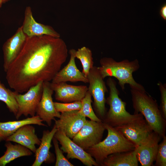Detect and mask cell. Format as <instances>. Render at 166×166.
<instances>
[{
  "label": "cell",
  "instance_id": "obj_1",
  "mask_svg": "<svg viewBox=\"0 0 166 166\" xmlns=\"http://www.w3.org/2000/svg\"><path fill=\"white\" fill-rule=\"evenodd\" d=\"M68 56L67 45L60 38L27 36L22 50L6 72L8 84L22 93L40 82H50Z\"/></svg>",
  "mask_w": 166,
  "mask_h": 166
},
{
  "label": "cell",
  "instance_id": "obj_2",
  "mask_svg": "<svg viewBox=\"0 0 166 166\" xmlns=\"http://www.w3.org/2000/svg\"><path fill=\"white\" fill-rule=\"evenodd\" d=\"M130 92L134 114H141L152 131L162 138L165 136L166 120L156 101L145 90L131 88Z\"/></svg>",
  "mask_w": 166,
  "mask_h": 166
},
{
  "label": "cell",
  "instance_id": "obj_3",
  "mask_svg": "<svg viewBox=\"0 0 166 166\" xmlns=\"http://www.w3.org/2000/svg\"><path fill=\"white\" fill-rule=\"evenodd\" d=\"M100 66L98 67L103 78L113 77L118 81V84L124 91L125 85L128 84L131 88L141 90H145L141 84L134 79L132 74L140 67L138 60L136 59L132 61L124 60L117 62L113 58L104 57L100 61Z\"/></svg>",
  "mask_w": 166,
  "mask_h": 166
},
{
  "label": "cell",
  "instance_id": "obj_4",
  "mask_svg": "<svg viewBox=\"0 0 166 166\" xmlns=\"http://www.w3.org/2000/svg\"><path fill=\"white\" fill-rule=\"evenodd\" d=\"M103 123L108 132L106 137L86 151L94 159L99 166L108 156L134 150L136 147L116 128Z\"/></svg>",
  "mask_w": 166,
  "mask_h": 166
},
{
  "label": "cell",
  "instance_id": "obj_5",
  "mask_svg": "<svg viewBox=\"0 0 166 166\" xmlns=\"http://www.w3.org/2000/svg\"><path fill=\"white\" fill-rule=\"evenodd\" d=\"M106 84L109 89V95L106 99V103L109 108L103 122L116 127L143 117L140 113L131 114L127 111L126 103L119 97L120 92L117 87V83L113 79L109 77Z\"/></svg>",
  "mask_w": 166,
  "mask_h": 166
},
{
  "label": "cell",
  "instance_id": "obj_6",
  "mask_svg": "<svg viewBox=\"0 0 166 166\" xmlns=\"http://www.w3.org/2000/svg\"><path fill=\"white\" fill-rule=\"evenodd\" d=\"M89 84L88 91L93 99V106L97 116L102 121L107 112L105 93L108 90L98 67L93 66L87 77Z\"/></svg>",
  "mask_w": 166,
  "mask_h": 166
},
{
  "label": "cell",
  "instance_id": "obj_7",
  "mask_svg": "<svg viewBox=\"0 0 166 166\" xmlns=\"http://www.w3.org/2000/svg\"><path fill=\"white\" fill-rule=\"evenodd\" d=\"M43 82L41 81L30 87L23 94L14 91L15 98L18 106V113L15 116L18 120L22 115L31 117L35 115L38 105L42 93Z\"/></svg>",
  "mask_w": 166,
  "mask_h": 166
},
{
  "label": "cell",
  "instance_id": "obj_8",
  "mask_svg": "<svg viewBox=\"0 0 166 166\" xmlns=\"http://www.w3.org/2000/svg\"><path fill=\"white\" fill-rule=\"evenodd\" d=\"M105 130L102 121L86 120L72 140L86 151L101 141Z\"/></svg>",
  "mask_w": 166,
  "mask_h": 166
},
{
  "label": "cell",
  "instance_id": "obj_9",
  "mask_svg": "<svg viewBox=\"0 0 166 166\" xmlns=\"http://www.w3.org/2000/svg\"><path fill=\"white\" fill-rule=\"evenodd\" d=\"M54 137L61 145L62 152L67 153V158L76 159L87 166H99L94 159L80 146L68 137L61 130L57 129Z\"/></svg>",
  "mask_w": 166,
  "mask_h": 166
},
{
  "label": "cell",
  "instance_id": "obj_10",
  "mask_svg": "<svg viewBox=\"0 0 166 166\" xmlns=\"http://www.w3.org/2000/svg\"><path fill=\"white\" fill-rule=\"evenodd\" d=\"M115 128L136 146L141 144L153 131L144 117Z\"/></svg>",
  "mask_w": 166,
  "mask_h": 166
},
{
  "label": "cell",
  "instance_id": "obj_11",
  "mask_svg": "<svg viewBox=\"0 0 166 166\" xmlns=\"http://www.w3.org/2000/svg\"><path fill=\"white\" fill-rule=\"evenodd\" d=\"M42 93L41 100L38 105L36 113L43 121L46 122L47 126L51 125L52 121L55 117L59 118L61 114L55 107L52 95L54 91L49 81L43 82Z\"/></svg>",
  "mask_w": 166,
  "mask_h": 166
},
{
  "label": "cell",
  "instance_id": "obj_12",
  "mask_svg": "<svg viewBox=\"0 0 166 166\" xmlns=\"http://www.w3.org/2000/svg\"><path fill=\"white\" fill-rule=\"evenodd\" d=\"M59 118L54 120V125L71 139L78 132L87 120L86 117L79 113V110L61 113Z\"/></svg>",
  "mask_w": 166,
  "mask_h": 166
},
{
  "label": "cell",
  "instance_id": "obj_13",
  "mask_svg": "<svg viewBox=\"0 0 166 166\" xmlns=\"http://www.w3.org/2000/svg\"><path fill=\"white\" fill-rule=\"evenodd\" d=\"M50 85L55 92V99L63 103L81 101L88 90L86 85H72L66 82H50Z\"/></svg>",
  "mask_w": 166,
  "mask_h": 166
},
{
  "label": "cell",
  "instance_id": "obj_14",
  "mask_svg": "<svg viewBox=\"0 0 166 166\" xmlns=\"http://www.w3.org/2000/svg\"><path fill=\"white\" fill-rule=\"evenodd\" d=\"M27 36L22 26L19 27L11 37L7 39L2 46L3 56V67L6 72L10 65L14 61L22 50Z\"/></svg>",
  "mask_w": 166,
  "mask_h": 166
},
{
  "label": "cell",
  "instance_id": "obj_15",
  "mask_svg": "<svg viewBox=\"0 0 166 166\" xmlns=\"http://www.w3.org/2000/svg\"><path fill=\"white\" fill-rule=\"evenodd\" d=\"M162 138L152 132L146 139L135 148L136 157L142 166H151L155 160L159 143Z\"/></svg>",
  "mask_w": 166,
  "mask_h": 166
},
{
  "label": "cell",
  "instance_id": "obj_16",
  "mask_svg": "<svg viewBox=\"0 0 166 166\" xmlns=\"http://www.w3.org/2000/svg\"><path fill=\"white\" fill-rule=\"evenodd\" d=\"M24 14V18L22 27L23 32L27 36L45 35L60 38V34L52 26L39 23L35 20L30 6L26 7Z\"/></svg>",
  "mask_w": 166,
  "mask_h": 166
},
{
  "label": "cell",
  "instance_id": "obj_17",
  "mask_svg": "<svg viewBox=\"0 0 166 166\" xmlns=\"http://www.w3.org/2000/svg\"><path fill=\"white\" fill-rule=\"evenodd\" d=\"M76 51L73 49L69 50V53L70 57L69 62L57 73L51 82L81 81L85 83H89L87 78L77 66L75 61Z\"/></svg>",
  "mask_w": 166,
  "mask_h": 166
},
{
  "label": "cell",
  "instance_id": "obj_18",
  "mask_svg": "<svg viewBox=\"0 0 166 166\" xmlns=\"http://www.w3.org/2000/svg\"><path fill=\"white\" fill-rule=\"evenodd\" d=\"M6 141L13 142L21 144L35 152L36 145L40 144L41 140L35 134V128L31 124L23 125L9 137Z\"/></svg>",
  "mask_w": 166,
  "mask_h": 166
},
{
  "label": "cell",
  "instance_id": "obj_19",
  "mask_svg": "<svg viewBox=\"0 0 166 166\" xmlns=\"http://www.w3.org/2000/svg\"><path fill=\"white\" fill-rule=\"evenodd\" d=\"M57 130L54 125L50 131H43L39 146L35 152V160L32 166H40L44 162L50 163L54 162V155L49 151V150L52 146V139Z\"/></svg>",
  "mask_w": 166,
  "mask_h": 166
},
{
  "label": "cell",
  "instance_id": "obj_20",
  "mask_svg": "<svg viewBox=\"0 0 166 166\" xmlns=\"http://www.w3.org/2000/svg\"><path fill=\"white\" fill-rule=\"evenodd\" d=\"M37 115L19 121L0 122V142L4 140L13 134L21 126L27 124L48 126Z\"/></svg>",
  "mask_w": 166,
  "mask_h": 166
},
{
  "label": "cell",
  "instance_id": "obj_21",
  "mask_svg": "<svg viewBox=\"0 0 166 166\" xmlns=\"http://www.w3.org/2000/svg\"><path fill=\"white\" fill-rule=\"evenodd\" d=\"M138 162L135 149L111 154L103 161L101 166H138Z\"/></svg>",
  "mask_w": 166,
  "mask_h": 166
},
{
  "label": "cell",
  "instance_id": "obj_22",
  "mask_svg": "<svg viewBox=\"0 0 166 166\" xmlns=\"http://www.w3.org/2000/svg\"><path fill=\"white\" fill-rule=\"evenodd\" d=\"M7 142L5 144L6 151L0 157V166H5L18 158L32 154L33 152L25 147L18 144H13L10 141Z\"/></svg>",
  "mask_w": 166,
  "mask_h": 166
},
{
  "label": "cell",
  "instance_id": "obj_23",
  "mask_svg": "<svg viewBox=\"0 0 166 166\" xmlns=\"http://www.w3.org/2000/svg\"><path fill=\"white\" fill-rule=\"evenodd\" d=\"M75 57L80 61L83 69L82 72L87 77L90 70L94 66L91 50L88 47L83 46L76 50Z\"/></svg>",
  "mask_w": 166,
  "mask_h": 166
},
{
  "label": "cell",
  "instance_id": "obj_24",
  "mask_svg": "<svg viewBox=\"0 0 166 166\" xmlns=\"http://www.w3.org/2000/svg\"><path fill=\"white\" fill-rule=\"evenodd\" d=\"M0 101L4 102L9 111L16 116L18 113V106L14 97V91L6 88L0 80Z\"/></svg>",
  "mask_w": 166,
  "mask_h": 166
},
{
  "label": "cell",
  "instance_id": "obj_25",
  "mask_svg": "<svg viewBox=\"0 0 166 166\" xmlns=\"http://www.w3.org/2000/svg\"><path fill=\"white\" fill-rule=\"evenodd\" d=\"M92 97L88 91L85 96L81 101L82 105L81 109L79 110V113L81 115L89 118L91 120L97 122L102 121L97 116L93 109L91 105Z\"/></svg>",
  "mask_w": 166,
  "mask_h": 166
},
{
  "label": "cell",
  "instance_id": "obj_26",
  "mask_svg": "<svg viewBox=\"0 0 166 166\" xmlns=\"http://www.w3.org/2000/svg\"><path fill=\"white\" fill-rule=\"evenodd\" d=\"M56 155L55 166H73L63 155L62 150L59 147L58 142L54 136L52 139Z\"/></svg>",
  "mask_w": 166,
  "mask_h": 166
},
{
  "label": "cell",
  "instance_id": "obj_27",
  "mask_svg": "<svg viewBox=\"0 0 166 166\" xmlns=\"http://www.w3.org/2000/svg\"><path fill=\"white\" fill-rule=\"evenodd\" d=\"M56 110L59 113L79 110L81 107V101H76L70 103L54 102Z\"/></svg>",
  "mask_w": 166,
  "mask_h": 166
},
{
  "label": "cell",
  "instance_id": "obj_28",
  "mask_svg": "<svg viewBox=\"0 0 166 166\" xmlns=\"http://www.w3.org/2000/svg\"><path fill=\"white\" fill-rule=\"evenodd\" d=\"M162 141L159 144L156 156L155 165L156 166H166V136L162 138Z\"/></svg>",
  "mask_w": 166,
  "mask_h": 166
},
{
  "label": "cell",
  "instance_id": "obj_29",
  "mask_svg": "<svg viewBox=\"0 0 166 166\" xmlns=\"http://www.w3.org/2000/svg\"><path fill=\"white\" fill-rule=\"evenodd\" d=\"M160 93V104L159 108L164 118L166 120V84L159 81L157 84Z\"/></svg>",
  "mask_w": 166,
  "mask_h": 166
},
{
  "label": "cell",
  "instance_id": "obj_30",
  "mask_svg": "<svg viewBox=\"0 0 166 166\" xmlns=\"http://www.w3.org/2000/svg\"><path fill=\"white\" fill-rule=\"evenodd\" d=\"M160 16L164 20L166 19V5L164 4L161 8L160 11Z\"/></svg>",
  "mask_w": 166,
  "mask_h": 166
},
{
  "label": "cell",
  "instance_id": "obj_31",
  "mask_svg": "<svg viewBox=\"0 0 166 166\" xmlns=\"http://www.w3.org/2000/svg\"><path fill=\"white\" fill-rule=\"evenodd\" d=\"M2 0H0V8L2 6V5L3 3Z\"/></svg>",
  "mask_w": 166,
  "mask_h": 166
},
{
  "label": "cell",
  "instance_id": "obj_32",
  "mask_svg": "<svg viewBox=\"0 0 166 166\" xmlns=\"http://www.w3.org/2000/svg\"><path fill=\"white\" fill-rule=\"evenodd\" d=\"M10 0H2L3 3H5Z\"/></svg>",
  "mask_w": 166,
  "mask_h": 166
}]
</instances>
